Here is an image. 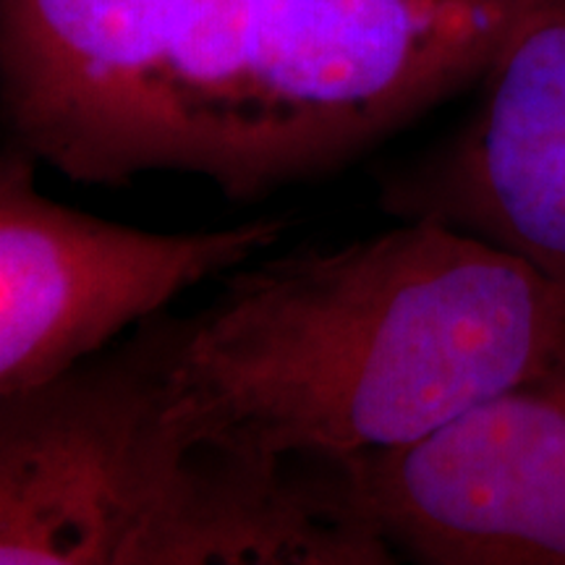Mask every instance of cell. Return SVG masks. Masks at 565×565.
Listing matches in <instances>:
<instances>
[{
	"label": "cell",
	"instance_id": "cell-5",
	"mask_svg": "<svg viewBox=\"0 0 565 565\" xmlns=\"http://www.w3.org/2000/svg\"><path fill=\"white\" fill-rule=\"evenodd\" d=\"M356 475L408 561L565 565V343L532 377Z\"/></svg>",
	"mask_w": 565,
	"mask_h": 565
},
{
	"label": "cell",
	"instance_id": "cell-8",
	"mask_svg": "<svg viewBox=\"0 0 565 565\" xmlns=\"http://www.w3.org/2000/svg\"><path fill=\"white\" fill-rule=\"evenodd\" d=\"M257 0H179L158 79L166 171L221 181L249 82Z\"/></svg>",
	"mask_w": 565,
	"mask_h": 565
},
{
	"label": "cell",
	"instance_id": "cell-3",
	"mask_svg": "<svg viewBox=\"0 0 565 565\" xmlns=\"http://www.w3.org/2000/svg\"><path fill=\"white\" fill-rule=\"evenodd\" d=\"M547 0H257L249 82L215 183L257 202L328 179L482 82Z\"/></svg>",
	"mask_w": 565,
	"mask_h": 565
},
{
	"label": "cell",
	"instance_id": "cell-2",
	"mask_svg": "<svg viewBox=\"0 0 565 565\" xmlns=\"http://www.w3.org/2000/svg\"><path fill=\"white\" fill-rule=\"evenodd\" d=\"M168 406L154 315L0 395V565L398 563L356 466L244 454Z\"/></svg>",
	"mask_w": 565,
	"mask_h": 565
},
{
	"label": "cell",
	"instance_id": "cell-4",
	"mask_svg": "<svg viewBox=\"0 0 565 565\" xmlns=\"http://www.w3.org/2000/svg\"><path fill=\"white\" fill-rule=\"evenodd\" d=\"M40 162L0 158V395L95 356L129 324L210 278L249 265L286 217L202 233H152L66 207L40 192Z\"/></svg>",
	"mask_w": 565,
	"mask_h": 565
},
{
	"label": "cell",
	"instance_id": "cell-1",
	"mask_svg": "<svg viewBox=\"0 0 565 565\" xmlns=\"http://www.w3.org/2000/svg\"><path fill=\"white\" fill-rule=\"evenodd\" d=\"M200 312L154 315L168 414L263 458L362 463L540 372L565 288L437 221L299 249L221 278Z\"/></svg>",
	"mask_w": 565,
	"mask_h": 565
},
{
	"label": "cell",
	"instance_id": "cell-6",
	"mask_svg": "<svg viewBox=\"0 0 565 565\" xmlns=\"http://www.w3.org/2000/svg\"><path fill=\"white\" fill-rule=\"evenodd\" d=\"M179 0H0L6 145L74 183L166 171L158 79Z\"/></svg>",
	"mask_w": 565,
	"mask_h": 565
},
{
	"label": "cell",
	"instance_id": "cell-7",
	"mask_svg": "<svg viewBox=\"0 0 565 565\" xmlns=\"http://www.w3.org/2000/svg\"><path fill=\"white\" fill-rule=\"evenodd\" d=\"M380 204L471 233L565 288V0L521 19L469 121L387 173Z\"/></svg>",
	"mask_w": 565,
	"mask_h": 565
}]
</instances>
